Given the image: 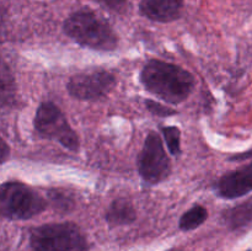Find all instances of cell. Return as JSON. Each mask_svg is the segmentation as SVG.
I'll use <instances>...</instances> for the list:
<instances>
[{"label":"cell","mask_w":252,"mask_h":251,"mask_svg":"<svg viewBox=\"0 0 252 251\" xmlns=\"http://www.w3.org/2000/svg\"><path fill=\"white\" fill-rule=\"evenodd\" d=\"M145 105H147L148 110H149L153 115L159 116V117H167V116H171L176 113V111L172 110V108L167 107V106L160 105V103L152 100L145 101Z\"/></svg>","instance_id":"obj_14"},{"label":"cell","mask_w":252,"mask_h":251,"mask_svg":"<svg viewBox=\"0 0 252 251\" xmlns=\"http://www.w3.org/2000/svg\"><path fill=\"white\" fill-rule=\"evenodd\" d=\"M162 135L166 142L167 148L172 155H179L181 153V133L177 127L162 128Z\"/></svg>","instance_id":"obj_13"},{"label":"cell","mask_w":252,"mask_h":251,"mask_svg":"<svg viewBox=\"0 0 252 251\" xmlns=\"http://www.w3.org/2000/svg\"><path fill=\"white\" fill-rule=\"evenodd\" d=\"M184 0H142L139 5L143 16L158 22H170L181 15Z\"/></svg>","instance_id":"obj_9"},{"label":"cell","mask_w":252,"mask_h":251,"mask_svg":"<svg viewBox=\"0 0 252 251\" xmlns=\"http://www.w3.org/2000/svg\"><path fill=\"white\" fill-rule=\"evenodd\" d=\"M208 218V212L204 207L194 206L187 211L180 219V228L185 231L193 230L206 221Z\"/></svg>","instance_id":"obj_12"},{"label":"cell","mask_w":252,"mask_h":251,"mask_svg":"<svg viewBox=\"0 0 252 251\" xmlns=\"http://www.w3.org/2000/svg\"><path fill=\"white\" fill-rule=\"evenodd\" d=\"M170 160L158 133L150 132L138 157V170L148 184H159L170 174Z\"/></svg>","instance_id":"obj_6"},{"label":"cell","mask_w":252,"mask_h":251,"mask_svg":"<svg viewBox=\"0 0 252 251\" xmlns=\"http://www.w3.org/2000/svg\"><path fill=\"white\" fill-rule=\"evenodd\" d=\"M34 128L48 139L56 140L71 152L79 149V139L65 116L52 102H43L37 108Z\"/></svg>","instance_id":"obj_5"},{"label":"cell","mask_w":252,"mask_h":251,"mask_svg":"<svg viewBox=\"0 0 252 251\" xmlns=\"http://www.w3.org/2000/svg\"><path fill=\"white\" fill-rule=\"evenodd\" d=\"M252 191V162L240 169L224 175L217 184V192L220 197L234 199Z\"/></svg>","instance_id":"obj_8"},{"label":"cell","mask_w":252,"mask_h":251,"mask_svg":"<svg viewBox=\"0 0 252 251\" xmlns=\"http://www.w3.org/2000/svg\"><path fill=\"white\" fill-rule=\"evenodd\" d=\"M115 76L106 70H94L76 74L69 80L68 91L73 97L93 101L103 97L113 89Z\"/></svg>","instance_id":"obj_7"},{"label":"cell","mask_w":252,"mask_h":251,"mask_svg":"<svg viewBox=\"0 0 252 251\" xmlns=\"http://www.w3.org/2000/svg\"><path fill=\"white\" fill-rule=\"evenodd\" d=\"M137 218V212L127 199H116L106 212V220L110 225H126L130 224Z\"/></svg>","instance_id":"obj_10"},{"label":"cell","mask_w":252,"mask_h":251,"mask_svg":"<svg viewBox=\"0 0 252 251\" xmlns=\"http://www.w3.org/2000/svg\"><path fill=\"white\" fill-rule=\"evenodd\" d=\"M144 88L171 105L186 100L194 86L193 76L181 66L161 61H150L140 73Z\"/></svg>","instance_id":"obj_1"},{"label":"cell","mask_w":252,"mask_h":251,"mask_svg":"<svg viewBox=\"0 0 252 251\" xmlns=\"http://www.w3.org/2000/svg\"><path fill=\"white\" fill-rule=\"evenodd\" d=\"M10 154V149H9V145L4 142V140L0 138V165L2 162H5V160L9 157Z\"/></svg>","instance_id":"obj_15"},{"label":"cell","mask_w":252,"mask_h":251,"mask_svg":"<svg viewBox=\"0 0 252 251\" xmlns=\"http://www.w3.org/2000/svg\"><path fill=\"white\" fill-rule=\"evenodd\" d=\"M46 201L21 182L0 185V214L12 220H25L46 209Z\"/></svg>","instance_id":"obj_3"},{"label":"cell","mask_w":252,"mask_h":251,"mask_svg":"<svg viewBox=\"0 0 252 251\" xmlns=\"http://www.w3.org/2000/svg\"><path fill=\"white\" fill-rule=\"evenodd\" d=\"M250 157H252V149L249 150V152H246V153H243V154L235 155V157H231L230 160H233V161H243V160L250 159Z\"/></svg>","instance_id":"obj_17"},{"label":"cell","mask_w":252,"mask_h":251,"mask_svg":"<svg viewBox=\"0 0 252 251\" xmlns=\"http://www.w3.org/2000/svg\"><path fill=\"white\" fill-rule=\"evenodd\" d=\"M64 32L79 44L97 51H113L117 36L112 27L90 10L74 12L64 22Z\"/></svg>","instance_id":"obj_2"},{"label":"cell","mask_w":252,"mask_h":251,"mask_svg":"<svg viewBox=\"0 0 252 251\" xmlns=\"http://www.w3.org/2000/svg\"><path fill=\"white\" fill-rule=\"evenodd\" d=\"M106 6H108L110 9H121L123 5L126 4L127 0H101Z\"/></svg>","instance_id":"obj_16"},{"label":"cell","mask_w":252,"mask_h":251,"mask_svg":"<svg viewBox=\"0 0 252 251\" xmlns=\"http://www.w3.org/2000/svg\"><path fill=\"white\" fill-rule=\"evenodd\" d=\"M32 251H86L88 243L73 223L46 224L34 228L30 238Z\"/></svg>","instance_id":"obj_4"},{"label":"cell","mask_w":252,"mask_h":251,"mask_svg":"<svg viewBox=\"0 0 252 251\" xmlns=\"http://www.w3.org/2000/svg\"><path fill=\"white\" fill-rule=\"evenodd\" d=\"M16 85L9 68L0 65V107H7L15 103Z\"/></svg>","instance_id":"obj_11"}]
</instances>
